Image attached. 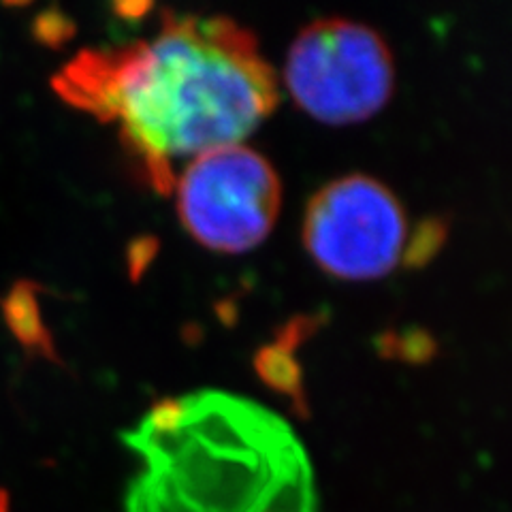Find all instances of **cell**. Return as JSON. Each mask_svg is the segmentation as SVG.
<instances>
[{
	"label": "cell",
	"mask_w": 512,
	"mask_h": 512,
	"mask_svg": "<svg viewBox=\"0 0 512 512\" xmlns=\"http://www.w3.org/2000/svg\"><path fill=\"white\" fill-rule=\"evenodd\" d=\"M0 512H9V500L3 491H0Z\"/></svg>",
	"instance_id": "obj_6"
},
{
	"label": "cell",
	"mask_w": 512,
	"mask_h": 512,
	"mask_svg": "<svg viewBox=\"0 0 512 512\" xmlns=\"http://www.w3.org/2000/svg\"><path fill=\"white\" fill-rule=\"evenodd\" d=\"M284 86L310 118L331 126L359 124L391 101L395 64L374 28L325 18L308 24L288 47Z\"/></svg>",
	"instance_id": "obj_3"
},
{
	"label": "cell",
	"mask_w": 512,
	"mask_h": 512,
	"mask_svg": "<svg viewBox=\"0 0 512 512\" xmlns=\"http://www.w3.org/2000/svg\"><path fill=\"white\" fill-rule=\"evenodd\" d=\"M301 239L325 274L346 282L380 280L410 254L404 205L365 173L344 175L316 192L303 216Z\"/></svg>",
	"instance_id": "obj_5"
},
{
	"label": "cell",
	"mask_w": 512,
	"mask_h": 512,
	"mask_svg": "<svg viewBox=\"0 0 512 512\" xmlns=\"http://www.w3.org/2000/svg\"><path fill=\"white\" fill-rule=\"evenodd\" d=\"M126 442L143 461L126 512H316L306 448L250 399L218 391L165 399Z\"/></svg>",
	"instance_id": "obj_2"
},
{
	"label": "cell",
	"mask_w": 512,
	"mask_h": 512,
	"mask_svg": "<svg viewBox=\"0 0 512 512\" xmlns=\"http://www.w3.org/2000/svg\"><path fill=\"white\" fill-rule=\"evenodd\" d=\"M64 101L120 128L158 190L171 163L242 143L280 101L250 30L224 15L165 13L156 35L77 54L54 77Z\"/></svg>",
	"instance_id": "obj_1"
},
{
	"label": "cell",
	"mask_w": 512,
	"mask_h": 512,
	"mask_svg": "<svg viewBox=\"0 0 512 512\" xmlns=\"http://www.w3.org/2000/svg\"><path fill=\"white\" fill-rule=\"evenodd\" d=\"M175 205L186 233L218 254H244L274 231L282 182L252 148H216L195 156L175 180Z\"/></svg>",
	"instance_id": "obj_4"
}]
</instances>
